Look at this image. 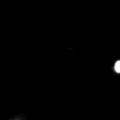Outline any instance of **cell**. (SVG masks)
Segmentation results:
<instances>
[{"instance_id": "6da1fadb", "label": "cell", "mask_w": 120, "mask_h": 120, "mask_svg": "<svg viewBox=\"0 0 120 120\" xmlns=\"http://www.w3.org/2000/svg\"><path fill=\"white\" fill-rule=\"evenodd\" d=\"M114 69H115L116 72L120 73V61H117V62L115 63V65H114Z\"/></svg>"}]
</instances>
